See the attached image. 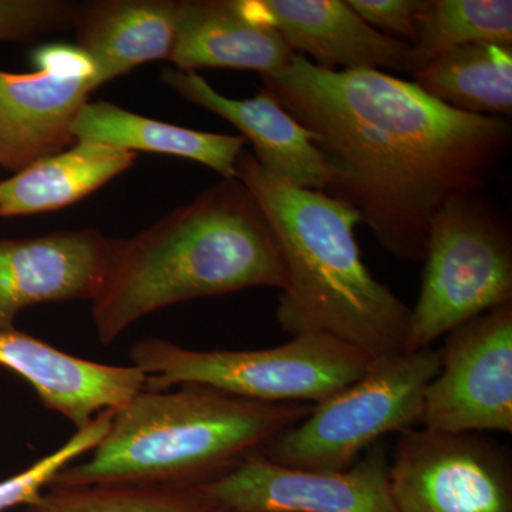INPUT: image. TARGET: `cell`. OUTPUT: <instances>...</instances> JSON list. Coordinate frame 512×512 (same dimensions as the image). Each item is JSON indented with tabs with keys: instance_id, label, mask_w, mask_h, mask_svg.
Segmentation results:
<instances>
[{
	"instance_id": "1",
	"label": "cell",
	"mask_w": 512,
	"mask_h": 512,
	"mask_svg": "<svg viewBox=\"0 0 512 512\" xmlns=\"http://www.w3.org/2000/svg\"><path fill=\"white\" fill-rule=\"evenodd\" d=\"M262 82L312 134L329 175L323 192L404 261H423L436 212L483 194L510 156V121L453 109L386 72L320 69L295 53Z\"/></svg>"
},
{
	"instance_id": "2",
	"label": "cell",
	"mask_w": 512,
	"mask_h": 512,
	"mask_svg": "<svg viewBox=\"0 0 512 512\" xmlns=\"http://www.w3.org/2000/svg\"><path fill=\"white\" fill-rule=\"evenodd\" d=\"M286 265L268 218L238 178L202 191L146 231L111 239L93 301L101 343L175 303L269 286L284 289Z\"/></svg>"
},
{
	"instance_id": "3",
	"label": "cell",
	"mask_w": 512,
	"mask_h": 512,
	"mask_svg": "<svg viewBox=\"0 0 512 512\" xmlns=\"http://www.w3.org/2000/svg\"><path fill=\"white\" fill-rule=\"evenodd\" d=\"M235 174L274 229L286 265L276 319L289 335L326 333L373 359L404 352L410 313L362 259L359 214L323 191L285 183L242 150Z\"/></svg>"
},
{
	"instance_id": "4",
	"label": "cell",
	"mask_w": 512,
	"mask_h": 512,
	"mask_svg": "<svg viewBox=\"0 0 512 512\" xmlns=\"http://www.w3.org/2000/svg\"><path fill=\"white\" fill-rule=\"evenodd\" d=\"M313 404L261 403L202 384L148 390L114 412L104 439L50 485L211 483L301 423Z\"/></svg>"
},
{
	"instance_id": "5",
	"label": "cell",
	"mask_w": 512,
	"mask_h": 512,
	"mask_svg": "<svg viewBox=\"0 0 512 512\" xmlns=\"http://www.w3.org/2000/svg\"><path fill=\"white\" fill-rule=\"evenodd\" d=\"M148 390L202 384L261 403L318 404L365 376L373 357L326 335L303 333L256 350H192L168 340H138L128 352Z\"/></svg>"
},
{
	"instance_id": "6",
	"label": "cell",
	"mask_w": 512,
	"mask_h": 512,
	"mask_svg": "<svg viewBox=\"0 0 512 512\" xmlns=\"http://www.w3.org/2000/svg\"><path fill=\"white\" fill-rule=\"evenodd\" d=\"M419 301L404 352L427 349L468 320L512 302V238L483 195L447 201L430 222Z\"/></svg>"
},
{
	"instance_id": "7",
	"label": "cell",
	"mask_w": 512,
	"mask_h": 512,
	"mask_svg": "<svg viewBox=\"0 0 512 512\" xmlns=\"http://www.w3.org/2000/svg\"><path fill=\"white\" fill-rule=\"evenodd\" d=\"M441 369V349H421L373 360L366 375L313 404L301 423L261 451L282 466L343 471L384 434L421 423L427 387Z\"/></svg>"
},
{
	"instance_id": "8",
	"label": "cell",
	"mask_w": 512,
	"mask_h": 512,
	"mask_svg": "<svg viewBox=\"0 0 512 512\" xmlns=\"http://www.w3.org/2000/svg\"><path fill=\"white\" fill-rule=\"evenodd\" d=\"M389 480L397 512H512L510 454L480 433L402 431Z\"/></svg>"
},
{
	"instance_id": "9",
	"label": "cell",
	"mask_w": 512,
	"mask_h": 512,
	"mask_svg": "<svg viewBox=\"0 0 512 512\" xmlns=\"http://www.w3.org/2000/svg\"><path fill=\"white\" fill-rule=\"evenodd\" d=\"M421 423L446 433H511L512 302L447 333Z\"/></svg>"
},
{
	"instance_id": "10",
	"label": "cell",
	"mask_w": 512,
	"mask_h": 512,
	"mask_svg": "<svg viewBox=\"0 0 512 512\" xmlns=\"http://www.w3.org/2000/svg\"><path fill=\"white\" fill-rule=\"evenodd\" d=\"M36 70H0V167L19 173L76 144L73 124L99 89L90 57L53 43L33 53Z\"/></svg>"
},
{
	"instance_id": "11",
	"label": "cell",
	"mask_w": 512,
	"mask_h": 512,
	"mask_svg": "<svg viewBox=\"0 0 512 512\" xmlns=\"http://www.w3.org/2000/svg\"><path fill=\"white\" fill-rule=\"evenodd\" d=\"M389 470L377 441L348 470L282 466L256 453L200 487L227 512H397Z\"/></svg>"
},
{
	"instance_id": "12",
	"label": "cell",
	"mask_w": 512,
	"mask_h": 512,
	"mask_svg": "<svg viewBox=\"0 0 512 512\" xmlns=\"http://www.w3.org/2000/svg\"><path fill=\"white\" fill-rule=\"evenodd\" d=\"M111 239L96 229L0 241V330L15 329L20 312L40 303L99 295Z\"/></svg>"
},
{
	"instance_id": "13",
	"label": "cell",
	"mask_w": 512,
	"mask_h": 512,
	"mask_svg": "<svg viewBox=\"0 0 512 512\" xmlns=\"http://www.w3.org/2000/svg\"><path fill=\"white\" fill-rule=\"evenodd\" d=\"M245 12L278 30L296 55L320 69L412 74V45L367 25L348 0H242Z\"/></svg>"
},
{
	"instance_id": "14",
	"label": "cell",
	"mask_w": 512,
	"mask_h": 512,
	"mask_svg": "<svg viewBox=\"0 0 512 512\" xmlns=\"http://www.w3.org/2000/svg\"><path fill=\"white\" fill-rule=\"evenodd\" d=\"M0 366L23 377L47 409L82 430L104 410L119 409L146 387L134 366L92 362L16 329L0 330Z\"/></svg>"
},
{
	"instance_id": "15",
	"label": "cell",
	"mask_w": 512,
	"mask_h": 512,
	"mask_svg": "<svg viewBox=\"0 0 512 512\" xmlns=\"http://www.w3.org/2000/svg\"><path fill=\"white\" fill-rule=\"evenodd\" d=\"M161 80L185 100L234 124L269 174L295 187L325 191L328 170L312 134L271 93L262 89L251 99H229L200 74L173 69L163 70Z\"/></svg>"
},
{
	"instance_id": "16",
	"label": "cell",
	"mask_w": 512,
	"mask_h": 512,
	"mask_svg": "<svg viewBox=\"0 0 512 512\" xmlns=\"http://www.w3.org/2000/svg\"><path fill=\"white\" fill-rule=\"evenodd\" d=\"M295 53L278 30L245 12L242 0H180L170 62L180 72L207 67L281 73Z\"/></svg>"
},
{
	"instance_id": "17",
	"label": "cell",
	"mask_w": 512,
	"mask_h": 512,
	"mask_svg": "<svg viewBox=\"0 0 512 512\" xmlns=\"http://www.w3.org/2000/svg\"><path fill=\"white\" fill-rule=\"evenodd\" d=\"M178 0H103L74 6L77 47L93 62L99 86L137 66L170 60Z\"/></svg>"
},
{
	"instance_id": "18",
	"label": "cell",
	"mask_w": 512,
	"mask_h": 512,
	"mask_svg": "<svg viewBox=\"0 0 512 512\" xmlns=\"http://www.w3.org/2000/svg\"><path fill=\"white\" fill-rule=\"evenodd\" d=\"M76 141L121 150L148 151L188 158L217 171L224 180L237 178L235 164L244 150L241 136L207 133L131 113L109 101L87 103L73 124Z\"/></svg>"
},
{
	"instance_id": "19",
	"label": "cell",
	"mask_w": 512,
	"mask_h": 512,
	"mask_svg": "<svg viewBox=\"0 0 512 512\" xmlns=\"http://www.w3.org/2000/svg\"><path fill=\"white\" fill-rule=\"evenodd\" d=\"M137 153L77 141L0 183V217L56 211L83 200L133 167Z\"/></svg>"
},
{
	"instance_id": "20",
	"label": "cell",
	"mask_w": 512,
	"mask_h": 512,
	"mask_svg": "<svg viewBox=\"0 0 512 512\" xmlns=\"http://www.w3.org/2000/svg\"><path fill=\"white\" fill-rule=\"evenodd\" d=\"M412 77L424 93L453 109L501 119L511 116L512 47H456L431 59Z\"/></svg>"
},
{
	"instance_id": "21",
	"label": "cell",
	"mask_w": 512,
	"mask_h": 512,
	"mask_svg": "<svg viewBox=\"0 0 512 512\" xmlns=\"http://www.w3.org/2000/svg\"><path fill=\"white\" fill-rule=\"evenodd\" d=\"M412 73L456 47L491 43L512 47L511 0H424L414 18Z\"/></svg>"
},
{
	"instance_id": "22",
	"label": "cell",
	"mask_w": 512,
	"mask_h": 512,
	"mask_svg": "<svg viewBox=\"0 0 512 512\" xmlns=\"http://www.w3.org/2000/svg\"><path fill=\"white\" fill-rule=\"evenodd\" d=\"M26 512H227L200 485H50Z\"/></svg>"
},
{
	"instance_id": "23",
	"label": "cell",
	"mask_w": 512,
	"mask_h": 512,
	"mask_svg": "<svg viewBox=\"0 0 512 512\" xmlns=\"http://www.w3.org/2000/svg\"><path fill=\"white\" fill-rule=\"evenodd\" d=\"M116 409L104 410L84 429L76 431L72 439L50 456L36 461L28 470L0 481V512L35 503L40 494L50 487L57 474L83 454L93 451L106 436Z\"/></svg>"
},
{
	"instance_id": "24",
	"label": "cell",
	"mask_w": 512,
	"mask_h": 512,
	"mask_svg": "<svg viewBox=\"0 0 512 512\" xmlns=\"http://www.w3.org/2000/svg\"><path fill=\"white\" fill-rule=\"evenodd\" d=\"M74 5L63 0H0V42H23L72 25Z\"/></svg>"
},
{
	"instance_id": "25",
	"label": "cell",
	"mask_w": 512,
	"mask_h": 512,
	"mask_svg": "<svg viewBox=\"0 0 512 512\" xmlns=\"http://www.w3.org/2000/svg\"><path fill=\"white\" fill-rule=\"evenodd\" d=\"M348 3L373 29L387 32V36L394 33L409 45L416 42L414 18L423 8L424 0H348Z\"/></svg>"
}]
</instances>
